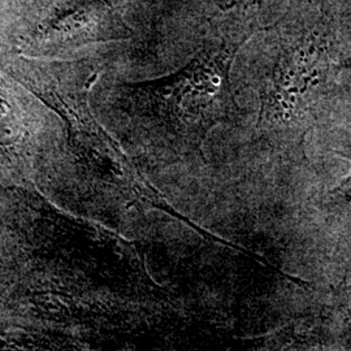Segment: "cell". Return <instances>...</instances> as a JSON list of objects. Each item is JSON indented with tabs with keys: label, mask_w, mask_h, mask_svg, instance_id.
I'll return each instance as SVG.
<instances>
[{
	"label": "cell",
	"mask_w": 351,
	"mask_h": 351,
	"mask_svg": "<svg viewBox=\"0 0 351 351\" xmlns=\"http://www.w3.org/2000/svg\"><path fill=\"white\" fill-rule=\"evenodd\" d=\"M256 27L258 8L252 1L219 10L207 20L195 56L173 75L128 88L129 101L185 146L201 149L208 132L236 107L230 69Z\"/></svg>",
	"instance_id": "1"
},
{
	"label": "cell",
	"mask_w": 351,
	"mask_h": 351,
	"mask_svg": "<svg viewBox=\"0 0 351 351\" xmlns=\"http://www.w3.org/2000/svg\"><path fill=\"white\" fill-rule=\"evenodd\" d=\"M94 75L81 65L49 64L38 68L36 88L63 119L71 146L93 175L111 188L155 206L160 202L155 189L146 182L145 176L101 129L90 111L88 88Z\"/></svg>",
	"instance_id": "2"
},
{
	"label": "cell",
	"mask_w": 351,
	"mask_h": 351,
	"mask_svg": "<svg viewBox=\"0 0 351 351\" xmlns=\"http://www.w3.org/2000/svg\"><path fill=\"white\" fill-rule=\"evenodd\" d=\"M332 63L326 46L315 38L284 51L274 65L262 94L258 128L278 147H301L326 95Z\"/></svg>",
	"instance_id": "3"
},
{
	"label": "cell",
	"mask_w": 351,
	"mask_h": 351,
	"mask_svg": "<svg viewBox=\"0 0 351 351\" xmlns=\"http://www.w3.org/2000/svg\"><path fill=\"white\" fill-rule=\"evenodd\" d=\"M40 34L50 46L71 49L90 42L126 39L133 30L110 1L77 0L56 13Z\"/></svg>",
	"instance_id": "4"
},
{
	"label": "cell",
	"mask_w": 351,
	"mask_h": 351,
	"mask_svg": "<svg viewBox=\"0 0 351 351\" xmlns=\"http://www.w3.org/2000/svg\"><path fill=\"white\" fill-rule=\"evenodd\" d=\"M324 320L313 316L301 317L294 323L276 329L267 339V345L272 349H311L329 343Z\"/></svg>",
	"instance_id": "5"
},
{
	"label": "cell",
	"mask_w": 351,
	"mask_h": 351,
	"mask_svg": "<svg viewBox=\"0 0 351 351\" xmlns=\"http://www.w3.org/2000/svg\"><path fill=\"white\" fill-rule=\"evenodd\" d=\"M336 154L343 158L345 162L350 164L349 172L345 176L336 186L330 189L326 193L324 204L326 208H342L346 207L351 203V152H342V151H336Z\"/></svg>",
	"instance_id": "6"
},
{
	"label": "cell",
	"mask_w": 351,
	"mask_h": 351,
	"mask_svg": "<svg viewBox=\"0 0 351 351\" xmlns=\"http://www.w3.org/2000/svg\"><path fill=\"white\" fill-rule=\"evenodd\" d=\"M337 308L342 324L351 333V280L339 291Z\"/></svg>",
	"instance_id": "7"
}]
</instances>
